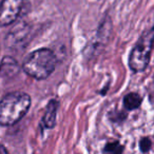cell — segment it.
Segmentation results:
<instances>
[{"instance_id": "8", "label": "cell", "mask_w": 154, "mask_h": 154, "mask_svg": "<svg viewBox=\"0 0 154 154\" xmlns=\"http://www.w3.org/2000/svg\"><path fill=\"white\" fill-rule=\"evenodd\" d=\"M140 150L143 152V153H146V152H148L150 150V148H151V140H150L149 138H143L140 141Z\"/></svg>"}, {"instance_id": "5", "label": "cell", "mask_w": 154, "mask_h": 154, "mask_svg": "<svg viewBox=\"0 0 154 154\" xmlns=\"http://www.w3.org/2000/svg\"><path fill=\"white\" fill-rule=\"evenodd\" d=\"M19 73L17 60L11 56H5L0 62V78H13Z\"/></svg>"}, {"instance_id": "2", "label": "cell", "mask_w": 154, "mask_h": 154, "mask_svg": "<svg viewBox=\"0 0 154 154\" xmlns=\"http://www.w3.org/2000/svg\"><path fill=\"white\" fill-rule=\"evenodd\" d=\"M56 56L50 49H39L32 52L23 62V71L35 79H45L54 72Z\"/></svg>"}, {"instance_id": "4", "label": "cell", "mask_w": 154, "mask_h": 154, "mask_svg": "<svg viewBox=\"0 0 154 154\" xmlns=\"http://www.w3.org/2000/svg\"><path fill=\"white\" fill-rule=\"evenodd\" d=\"M24 0H2L0 3V26H10L18 19Z\"/></svg>"}, {"instance_id": "7", "label": "cell", "mask_w": 154, "mask_h": 154, "mask_svg": "<svg viewBox=\"0 0 154 154\" xmlns=\"http://www.w3.org/2000/svg\"><path fill=\"white\" fill-rule=\"evenodd\" d=\"M141 97L137 93H129L125 96L124 105L126 109L128 110H135L140 106Z\"/></svg>"}, {"instance_id": "10", "label": "cell", "mask_w": 154, "mask_h": 154, "mask_svg": "<svg viewBox=\"0 0 154 154\" xmlns=\"http://www.w3.org/2000/svg\"><path fill=\"white\" fill-rule=\"evenodd\" d=\"M0 154H9L7 148H5V146H2V145H0Z\"/></svg>"}, {"instance_id": "1", "label": "cell", "mask_w": 154, "mask_h": 154, "mask_svg": "<svg viewBox=\"0 0 154 154\" xmlns=\"http://www.w3.org/2000/svg\"><path fill=\"white\" fill-rule=\"evenodd\" d=\"M31 97L24 92H13L0 100V126H13L26 114Z\"/></svg>"}, {"instance_id": "3", "label": "cell", "mask_w": 154, "mask_h": 154, "mask_svg": "<svg viewBox=\"0 0 154 154\" xmlns=\"http://www.w3.org/2000/svg\"><path fill=\"white\" fill-rule=\"evenodd\" d=\"M153 37V29L146 31L138 39L135 47L133 48L129 57V66L132 71L141 72L148 66L151 58Z\"/></svg>"}, {"instance_id": "6", "label": "cell", "mask_w": 154, "mask_h": 154, "mask_svg": "<svg viewBox=\"0 0 154 154\" xmlns=\"http://www.w3.org/2000/svg\"><path fill=\"white\" fill-rule=\"evenodd\" d=\"M57 108H58V103L55 99L50 100V103H48L47 108H45V115H43L42 122L45 128H53L55 126L56 122V113H57Z\"/></svg>"}, {"instance_id": "9", "label": "cell", "mask_w": 154, "mask_h": 154, "mask_svg": "<svg viewBox=\"0 0 154 154\" xmlns=\"http://www.w3.org/2000/svg\"><path fill=\"white\" fill-rule=\"evenodd\" d=\"M116 149H119V145L118 143H108L106 147V152L110 151L111 153H114Z\"/></svg>"}]
</instances>
